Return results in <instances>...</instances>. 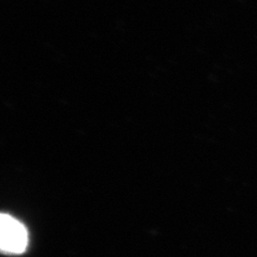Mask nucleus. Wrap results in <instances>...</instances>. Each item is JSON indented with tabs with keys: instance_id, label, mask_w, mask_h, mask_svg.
<instances>
[{
	"instance_id": "1",
	"label": "nucleus",
	"mask_w": 257,
	"mask_h": 257,
	"mask_svg": "<svg viewBox=\"0 0 257 257\" xmlns=\"http://www.w3.org/2000/svg\"><path fill=\"white\" fill-rule=\"evenodd\" d=\"M0 243L3 251L10 254H20L26 250L28 232L26 227L13 216L2 214L0 223Z\"/></svg>"
}]
</instances>
